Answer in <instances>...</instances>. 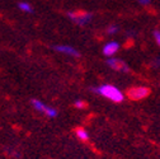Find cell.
<instances>
[{"instance_id":"cell-1","label":"cell","mask_w":160,"mask_h":159,"mask_svg":"<svg viewBox=\"0 0 160 159\" xmlns=\"http://www.w3.org/2000/svg\"><path fill=\"white\" fill-rule=\"evenodd\" d=\"M92 90L94 93H98V94H102L103 97L111 99L112 102H116V103H119L123 101V94L122 92L117 89L116 87L111 85V84H103L98 88H92Z\"/></svg>"},{"instance_id":"cell-2","label":"cell","mask_w":160,"mask_h":159,"mask_svg":"<svg viewBox=\"0 0 160 159\" xmlns=\"http://www.w3.org/2000/svg\"><path fill=\"white\" fill-rule=\"evenodd\" d=\"M68 17L71 19L75 24H79V26H83V24L88 23L92 19V14L90 13L82 12V10H80V12H69Z\"/></svg>"},{"instance_id":"cell-3","label":"cell","mask_w":160,"mask_h":159,"mask_svg":"<svg viewBox=\"0 0 160 159\" xmlns=\"http://www.w3.org/2000/svg\"><path fill=\"white\" fill-rule=\"evenodd\" d=\"M150 94V89L146 87H133L127 89V97L132 101H138Z\"/></svg>"},{"instance_id":"cell-4","label":"cell","mask_w":160,"mask_h":159,"mask_svg":"<svg viewBox=\"0 0 160 159\" xmlns=\"http://www.w3.org/2000/svg\"><path fill=\"white\" fill-rule=\"evenodd\" d=\"M31 103H32V106H33L36 110L43 112V113H45L46 116H48V117H56V116H57V111H56L55 108L46 106V105L42 103L41 101H37V99H32Z\"/></svg>"},{"instance_id":"cell-5","label":"cell","mask_w":160,"mask_h":159,"mask_svg":"<svg viewBox=\"0 0 160 159\" xmlns=\"http://www.w3.org/2000/svg\"><path fill=\"white\" fill-rule=\"evenodd\" d=\"M108 66L117 70V71H123V73H128L130 71V68L126 65L125 61L119 60V59H113V57H109L108 61H107Z\"/></svg>"},{"instance_id":"cell-6","label":"cell","mask_w":160,"mask_h":159,"mask_svg":"<svg viewBox=\"0 0 160 159\" xmlns=\"http://www.w3.org/2000/svg\"><path fill=\"white\" fill-rule=\"evenodd\" d=\"M119 50V45L117 42H108L104 47H103V54L106 56H112L114 55L117 51Z\"/></svg>"},{"instance_id":"cell-7","label":"cell","mask_w":160,"mask_h":159,"mask_svg":"<svg viewBox=\"0 0 160 159\" xmlns=\"http://www.w3.org/2000/svg\"><path fill=\"white\" fill-rule=\"evenodd\" d=\"M55 50L58 52H64L66 55H71V56H79V52L71 47V46H55Z\"/></svg>"},{"instance_id":"cell-8","label":"cell","mask_w":160,"mask_h":159,"mask_svg":"<svg viewBox=\"0 0 160 159\" xmlns=\"http://www.w3.org/2000/svg\"><path fill=\"white\" fill-rule=\"evenodd\" d=\"M75 132H76V136H78L79 140H82V141H88L89 140V135L83 127H78Z\"/></svg>"},{"instance_id":"cell-9","label":"cell","mask_w":160,"mask_h":159,"mask_svg":"<svg viewBox=\"0 0 160 159\" xmlns=\"http://www.w3.org/2000/svg\"><path fill=\"white\" fill-rule=\"evenodd\" d=\"M18 7H19V9L21 10H24V12H28V13H32L33 12V9H32V7L28 4V3H19L18 4Z\"/></svg>"},{"instance_id":"cell-10","label":"cell","mask_w":160,"mask_h":159,"mask_svg":"<svg viewBox=\"0 0 160 159\" xmlns=\"http://www.w3.org/2000/svg\"><path fill=\"white\" fill-rule=\"evenodd\" d=\"M118 31H119V28H118L117 26H114V24H113V26H109V27L107 28V32H108L109 34H114V33H117Z\"/></svg>"},{"instance_id":"cell-11","label":"cell","mask_w":160,"mask_h":159,"mask_svg":"<svg viewBox=\"0 0 160 159\" xmlns=\"http://www.w3.org/2000/svg\"><path fill=\"white\" fill-rule=\"evenodd\" d=\"M75 107L76 108H85L87 107V103L84 101H76L75 102Z\"/></svg>"},{"instance_id":"cell-12","label":"cell","mask_w":160,"mask_h":159,"mask_svg":"<svg viewBox=\"0 0 160 159\" xmlns=\"http://www.w3.org/2000/svg\"><path fill=\"white\" fill-rule=\"evenodd\" d=\"M154 36H155L156 42L160 45V32H159V31H155V32H154Z\"/></svg>"},{"instance_id":"cell-13","label":"cell","mask_w":160,"mask_h":159,"mask_svg":"<svg viewBox=\"0 0 160 159\" xmlns=\"http://www.w3.org/2000/svg\"><path fill=\"white\" fill-rule=\"evenodd\" d=\"M138 2L141 3V4H144V5H146V4H149V3H150V0H138Z\"/></svg>"}]
</instances>
